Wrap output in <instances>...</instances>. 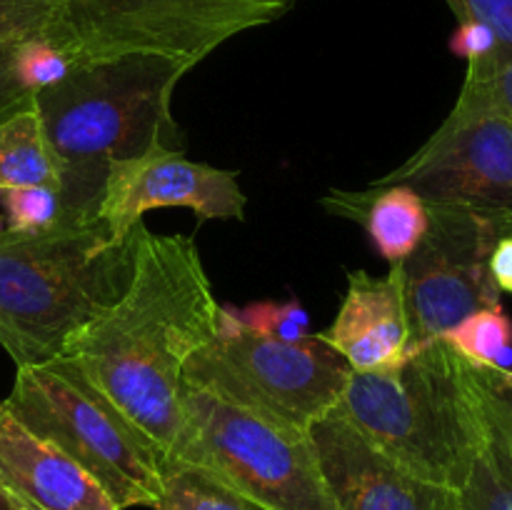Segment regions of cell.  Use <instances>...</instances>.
<instances>
[{"mask_svg": "<svg viewBox=\"0 0 512 510\" xmlns=\"http://www.w3.org/2000/svg\"><path fill=\"white\" fill-rule=\"evenodd\" d=\"M405 183L425 205L460 208L512 233V120L473 80L428 143L375 185Z\"/></svg>", "mask_w": 512, "mask_h": 510, "instance_id": "9", "label": "cell"}, {"mask_svg": "<svg viewBox=\"0 0 512 510\" xmlns=\"http://www.w3.org/2000/svg\"><path fill=\"white\" fill-rule=\"evenodd\" d=\"M460 510H512V473L483 445L460 488Z\"/></svg>", "mask_w": 512, "mask_h": 510, "instance_id": "22", "label": "cell"}, {"mask_svg": "<svg viewBox=\"0 0 512 510\" xmlns=\"http://www.w3.org/2000/svg\"><path fill=\"white\" fill-rule=\"evenodd\" d=\"M28 185L58 188V170L35 108L0 120V190Z\"/></svg>", "mask_w": 512, "mask_h": 510, "instance_id": "16", "label": "cell"}, {"mask_svg": "<svg viewBox=\"0 0 512 510\" xmlns=\"http://www.w3.org/2000/svg\"><path fill=\"white\" fill-rule=\"evenodd\" d=\"M138 225L123 240L100 220L0 233V345L18 368L60 358L133 278Z\"/></svg>", "mask_w": 512, "mask_h": 510, "instance_id": "3", "label": "cell"}, {"mask_svg": "<svg viewBox=\"0 0 512 510\" xmlns=\"http://www.w3.org/2000/svg\"><path fill=\"white\" fill-rule=\"evenodd\" d=\"M458 20H475L495 33L500 43L512 45V0H445Z\"/></svg>", "mask_w": 512, "mask_h": 510, "instance_id": "26", "label": "cell"}, {"mask_svg": "<svg viewBox=\"0 0 512 510\" xmlns=\"http://www.w3.org/2000/svg\"><path fill=\"white\" fill-rule=\"evenodd\" d=\"M483 93L512 120V45L500 43L490 53L468 60V75Z\"/></svg>", "mask_w": 512, "mask_h": 510, "instance_id": "25", "label": "cell"}, {"mask_svg": "<svg viewBox=\"0 0 512 510\" xmlns=\"http://www.w3.org/2000/svg\"><path fill=\"white\" fill-rule=\"evenodd\" d=\"M18 43L0 45V120L20 113V110L33 108L35 93H30L25 88L23 80L18 78V70H15V50H18Z\"/></svg>", "mask_w": 512, "mask_h": 510, "instance_id": "27", "label": "cell"}, {"mask_svg": "<svg viewBox=\"0 0 512 510\" xmlns=\"http://www.w3.org/2000/svg\"><path fill=\"white\" fill-rule=\"evenodd\" d=\"M498 45V38L490 28L475 20H463L455 35L450 38V50L463 60H475L480 55L490 53Z\"/></svg>", "mask_w": 512, "mask_h": 510, "instance_id": "28", "label": "cell"}, {"mask_svg": "<svg viewBox=\"0 0 512 510\" xmlns=\"http://www.w3.org/2000/svg\"><path fill=\"white\" fill-rule=\"evenodd\" d=\"M238 173L195 163L163 143L110 165L98 220L110 238L123 240L155 208H188L203 220H245Z\"/></svg>", "mask_w": 512, "mask_h": 510, "instance_id": "11", "label": "cell"}, {"mask_svg": "<svg viewBox=\"0 0 512 510\" xmlns=\"http://www.w3.org/2000/svg\"><path fill=\"white\" fill-rule=\"evenodd\" d=\"M308 435L338 510H460V490L418 478L390 460L338 408Z\"/></svg>", "mask_w": 512, "mask_h": 510, "instance_id": "12", "label": "cell"}, {"mask_svg": "<svg viewBox=\"0 0 512 510\" xmlns=\"http://www.w3.org/2000/svg\"><path fill=\"white\" fill-rule=\"evenodd\" d=\"M323 205L333 215L358 220L390 265L403 263L428 233V205L405 183H373L363 193L333 190L325 195Z\"/></svg>", "mask_w": 512, "mask_h": 510, "instance_id": "15", "label": "cell"}, {"mask_svg": "<svg viewBox=\"0 0 512 510\" xmlns=\"http://www.w3.org/2000/svg\"><path fill=\"white\" fill-rule=\"evenodd\" d=\"M490 273H493V280L500 293L512 295V233L503 235L495 243L493 255H490Z\"/></svg>", "mask_w": 512, "mask_h": 510, "instance_id": "29", "label": "cell"}, {"mask_svg": "<svg viewBox=\"0 0 512 510\" xmlns=\"http://www.w3.org/2000/svg\"><path fill=\"white\" fill-rule=\"evenodd\" d=\"M443 340L470 363L512 368V320L503 303L470 313L453 325Z\"/></svg>", "mask_w": 512, "mask_h": 510, "instance_id": "19", "label": "cell"}, {"mask_svg": "<svg viewBox=\"0 0 512 510\" xmlns=\"http://www.w3.org/2000/svg\"><path fill=\"white\" fill-rule=\"evenodd\" d=\"M428 233L403 260L413 345L443 338L470 313L500 303L490 273L495 243L508 230L460 208L428 205Z\"/></svg>", "mask_w": 512, "mask_h": 510, "instance_id": "10", "label": "cell"}, {"mask_svg": "<svg viewBox=\"0 0 512 510\" xmlns=\"http://www.w3.org/2000/svg\"><path fill=\"white\" fill-rule=\"evenodd\" d=\"M223 315L235 328L250 330V333L280 340V343H303L313 335L308 310L295 298L285 300V303L263 300V303L245 305V308L223 305Z\"/></svg>", "mask_w": 512, "mask_h": 510, "instance_id": "20", "label": "cell"}, {"mask_svg": "<svg viewBox=\"0 0 512 510\" xmlns=\"http://www.w3.org/2000/svg\"><path fill=\"white\" fill-rule=\"evenodd\" d=\"M0 510H23L18 505V500H15L13 495L3 488V485H0Z\"/></svg>", "mask_w": 512, "mask_h": 510, "instance_id": "30", "label": "cell"}, {"mask_svg": "<svg viewBox=\"0 0 512 510\" xmlns=\"http://www.w3.org/2000/svg\"><path fill=\"white\" fill-rule=\"evenodd\" d=\"M190 70L158 53L78 60L60 83L38 90L33 108L58 170L55 225L98 220L110 165L163 143L180 150L173 93Z\"/></svg>", "mask_w": 512, "mask_h": 510, "instance_id": "2", "label": "cell"}, {"mask_svg": "<svg viewBox=\"0 0 512 510\" xmlns=\"http://www.w3.org/2000/svg\"><path fill=\"white\" fill-rule=\"evenodd\" d=\"M165 460L198 465L268 510H338L310 435L285 433L188 385L180 430Z\"/></svg>", "mask_w": 512, "mask_h": 510, "instance_id": "7", "label": "cell"}, {"mask_svg": "<svg viewBox=\"0 0 512 510\" xmlns=\"http://www.w3.org/2000/svg\"><path fill=\"white\" fill-rule=\"evenodd\" d=\"M220 308L188 235L138 225L133 278L70 338V358L98 393L168 458L183 420L185 365L220 330Z\"/></svg>", "mask_w": 512, "mask_h": 510, "instance_id": "1", "label": "cell"}, {"mask_svg": "<svg viewBox=\"0 0 512 510\" xmlns=\"http://www.w3.org/2000/svg\"><path fill=\"white\" fill-rule=\"evenodd\" d=\"M338 410L390 460L455 490L485 445L463 358L443 338L415 343L390 368L353 370Z\"/></svg>", "mask_w": 512, "mask_h": 510, "instance_id": "4", "label": "cell"}, {"mask_svg": "<svg viewBox=\"0 0 512 510\" xmlns=\"http://www.w3.org/2000/svg\"><path fill=\"white\" fill-rule=\"evenodd\" d=\"M5 410L88 470L120 510L158 508L165 458L70 358L18 368Z\"/></svg>", "mask_w": 512, "mask_h": 510, "instance_id": "5", "label": "cell"}, {"mask_svg": "<svg viewBox=\"0 0 512 510\" xmlns=\"http://www.w3.org/2000/svg\"><path fill=\"white\" fill-rule=\"evenodd\" d=\"M0 485L23 510H120L70 455L0 405Z\"/></svg>", "mask_w": 512, "mask_h": 510, "instance_id": "14", "label": "cell"}, {"mask_svg": "<svg viewBox=\"0 0 512 510\" xmlns=\"http://www.w3.org/2000/svg\"><path fill=\"white\" fill-rule=\"evenodd\" d=\"M63 0H0V45L48 38L55 28Z\"/></svg>", "mask_w": 512, "mask_h": 510, "instance_id": "24", "label": "cell"}, {"mask_svg": "<svg viewBox=\"0 0 512 510\" xmlns=\"http://www.w3.org/2000/svg\"><path fill=\"white\" fill-rule=\"evenodd\" d=\"M73 65L75 60L45 35L20 40L18 50H15V70L30 93L60 83Z\"/></svg>", "mask_w": 512, "mask_h": 510, "instance_id": "23", "label": "cell"}, {"mask_svg": "<svg viewBox=\"0 0 512 510\" xmlns=\"http://www.w3.org/2000/svg\"><path fill=\"white\" fill-rule=\"evenodd\" d=\"M463 375L483 428L485 445L498 463L512 473V368L470 363L463 358Z\"/></svg>", "mask_w": 512, "mask_h": 510, "instance_id": "17", "label": "cell"}, {"mask_svg": "<svg viewBox=\"0 0 512 510\" xmlns=\"http://www.w3.org/2000/svg\"><path fill=\"white\" fill-rule=\"evenodd\" d=\"M318 335L353 370L398 365L413 348L403 265L393 263L380 278L368 270H350L343 305L333 325Z\"/></svg>", "mask_w": 512, "mask_h": 510, "instance_id": "13", "label": "cell"}, {"mask_svg": "<svg viewBox=\"0 0 512 510\" xmlns=\"http://www.w3.org/2000/svg\"><path fill=\"white\" fill-rule=\"evenodd\" d=\"M155 510H268L220 483L198 465L165 460L163 495Z\"/></svg>", "mask_w": 512, "mask_h": 510, "instance_id": "18", "label": "cell"}, {"mask_svg": "<svg viewBox=\"0 0 512 510\" xmlns=\"http://www.w3.org/2000/svg\"><path fill=\"white\" fill-rule=\"evenodd\" d=\"M350 368L318 333L280 343L228 323L185 365V385L215 395L290 435L310 433L338 408Z\"/></svg>", "mask_w": 512, "mask_h": 510, "instance_id": "6", "label": "cell"}, {"mask_svg": "<svg viewBox=\"0 0 512 510\" xmlns=\"http://www.w3.org/2000/svg\"><path fill=\"white\" fill-rule=\"evenodd\" d=\"M295 0H63L48 38L70 58L158 53L190 68L218 45L288 13Z\"/></svg>", "mask_w": 512, "mask_h": 510, "instance_id": "8", "label": "cell"}, {"mask_svg": "<svg viewBox=\"0 0 512 510\" xmlns=\"http://www.w3.org/2000/svg\"><path fill=\"white\" fill-rule=\"evenodd\" d=\"M8 233H40L58 223L60 195L53 185H28V188L0 190Z\"/></svg>", "mask_w": 512, "mask_h": 510, "instance_id": "21", "label": "cell"}]
</instances>
